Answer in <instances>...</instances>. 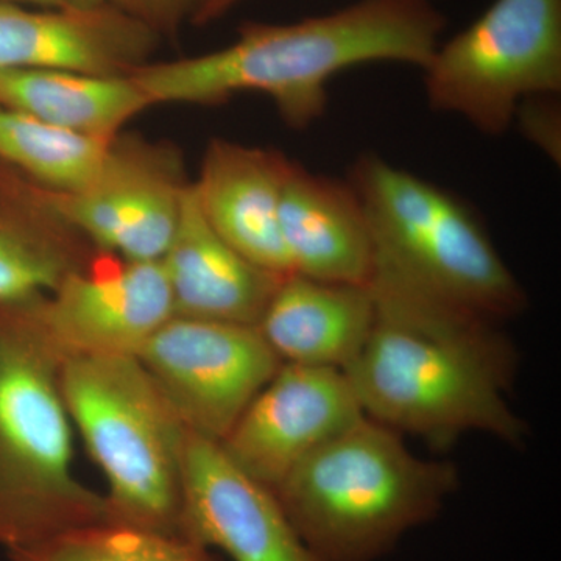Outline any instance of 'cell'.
Here are the masks:
<instances>
[{
	"label": "cell",
	"mask_w": 561,
	"mask_h": 561,
	"mask_svg": "<svg viewBox=\"0 0 561 561\" xmlns=\"http://www.w3.org/2000/svg\"><path fill=\"white\" fill-rule=\"evenodd\" d=\"M375 319L370 287L283 276L256 328L283 364L345 370Z\"/></svg>",
	"instance_id": "17"
},
{
	"label": "cell",
	"mask_w": 561,
	"mask_h": 561,
	"mask_svg": "<svg viewBox=\"0 0 561 561\" xmlns=\"http://www.w3.org/2000/svg\"><path fill=\"white\" fill-rule=\"evenodd\" d=\"M116 139L81 135L0 106V160L27 173L41 190L77 192L90 186Z\"/></svg>",
	"instance_id": "19"
},
{
	"label": "cell",
	"mask_w": 561,
	"mask_h": 561,
	"mask_svg": "<svg viewBox=\"0 0 561 561\" xmlns=\"http://www.w3.org/2000/svg\"><path fill=\"white\" fill-rule=\"evenodd\" d=\"M291 164L283 151L216 138L192 183L210 227L243 257L278 276L291 273L279 227Z\"/></svg>",
	"instance_id": "14"
},
{
	"label": "cell",
	"mask_w": 561,
	"mask_h": 561,
	"mask_svg": "<svg viewBox=\"0 0 561 561\" xmlns=\"http://www.w3.org/2000/svg\"><path fill=\"white\" fill-rule=\"evenodd\" d=\"M279 227L291 273L368 286L376 247L350 181L309 172L294 161L280 198Z\"/></svg>",
	"instance_id": "16"
},
{
	"label": "cell",
	"mask_w": 561,
	"mask_h": 561,
	"mask_svg": "<svg viewBox=\"0 0 561 561\" xmlns=\"http://www.w3.org/2000/svg\"><path fill=\"white\" fill-rule=\"evenodd\" d=\"M181 529L190 545L232 561H319L273 491L239 470L219 443L190 430L181 456Z\"/></svg>",
	"instance_id": "12"
},
{
	"label": "cell",
	"mask_w": 561,
	"mask_h": 561,
	"mask_svg": "<svg viewBox=\"0 0 561 561\" xmlns=\"http://www.w3.org/2000/svg\"><path fill=\"white\" fill-rule=\"evenodd\" d=\"M160 35L113 3L25 9L0 0V70L130 76L150 61Z\"/></svg>",
	"instance_id": "13"
},
{
	"label": "cell",
	"mask_w": 561,
	"mask_h": 561,
	"mask_svg": "<svg viewBox=\"0 0 561 561\" xmlns=\"http://www.w3.org/2000/svg\"><path fill=\"white\" fill-rule=\"evenodd\" d=\"M434 111L504 135L526 99L561 91V0H494L423 68Z\"/></svg>",
	"instance_id": "7"
},
{
	"label": "cell",
	"mask_w": 561,
	"mask_h": 561,
	"mask_svg": "<svg viewBox=\"0 0 561 561\" xmlns=\"http://www.w3.org/2000/svg\"><path fill=\"white\" fill-rule=\"evenodd\" d=\"M559 95H537L518 106L513 124L552 161L560 162L561 111Z\"/></svg>",
	"instance_id": "22"
},
{
	"label": "cell",
	"mask_w": 561,
	"mask_h": 561,
	"mask_svg": "<svg viewBox=\"0 0 561 561\" xmlns=\"http://www.w3.org/2000/svg\"><path fill=\"white\" fill-rule=\"evenodd\" d=\"M2 2L18 3V5H32L36 9H60L68 7V0H2Z\"/></svg>",
	"instance_id": "25"
},
{
	"label": "cell",
	"mask_w": 561,
	"mask_h": 561,
	"mask_svg": "<svg viewBox=\"0 0 561 561\" xmlns=\"http://www.w3.org/2000/svg\"><path fill=\"white\" fill-rule=\"evenodd\" d=\"M127 11L158 35H173L186 20H192L203 0H108Z\"/></svg>",
	"instance_id": "23"
},
{
	"label": "cell",
	"mask_w": 561,
	"mask_h": 561,
	"mask_svg": "<svg viewBox=\"0 0 561 561\" xmlns=\"http://www.w3.org/2000/svg\"><path fill=\"white\" fill-rule=\"evenodd\" d=\"M70 7H79V9H92V7L110 3L108 0H68Z\"/></svg>",
	"instance_id": "26"
},
{
	"label": "cell",
	"mask_w": 561,
	"mask_h": 561,
	"mask_svg": "<svg viewBox=\"0 0 561 561\" xmlns=\"http://www.w3.org/2000/svg\"><path fill=\"white\" fill-rule=\"evenodd\" d=\"M10 561H210L187 541L113 524L66 531L7 552Z\"/></svg>",
	"instance_id": "21"
},
{
	"label": "cell",
	"mask_w": 561,
	"mask_h": 561,
	"mask_svg": "<svg viewBox=\"0 0 561 561\" xmlns=\"http://www.w3.org/2000/svg\"><path fill=\"white\" fill-rule=\"evenodd\" d=\"M348 181L370 225L376 261L493 321L527 308L526 290L468 203L376 154L357 158Z\"/></svg>",
	"instance_id": "6"
},
{
	"label": "cell",
	"mask_w": 561,
	"mask_h": 561,
	"mask_svg": "<svg viewBox=\"0 0 561 561\" xmlns=\"http://www.w3.org/2000/svg\"><path fill=\"white\" fill-rule=\"evenodd\" d=\"M72 232L41 210L0 216V305L49 295L70 272L87 265L95 253L81 250Z\"/></svg>",
	"instance_id": "20"
},
{
	"label": "cell",
	"mask_w": 561,
	"mask_h": 561,
	"mask_svg": "<svg viewBox=\"0 0 561 561\" xmlns=\"http://www.w3.org/2000/svg\"><path fill=\"white\" fill-rule=\"evenodd\" d=\"M25 308L61 360L136 356L175 316L161 261L125 260L101 250Z\"/></svg>",
	"instance_id": "10"
},
{
	"label": "cell",
	"mask_w": 561,
	"mask_h": 561,
	"mask_svg": "<svg viewBox=\"0 0 561 561\" xmlns=\"http://www.w3.org/2000/svg\"><path fill=\"white\" fill-rule=\"evenodd\" d=\"M459 485L456 467L423 459L400 432L362 416L273 490L319 561H376L432 522Z\"/></svg>",
	"instance_id": "3"
},
{
	"label": "cell",
	"mask_w": 561,
	"mask_h": 561,
	"mask_svg": "<svg viewBox=\"0 0 561 561\" xmlns=\"http://www.w3.org/2000/svg\"><path fill=\"white\" fill-rule=\"evenodd\" d=\"M136 357L184 427L216 443L283 364L256 327L179 316Z\"/></svg>",
	"instance_id": "8"
},
{
	"label": "cell",
	"mask_w": 561,
	"mask_h": 561,
	"mask_svg": "<svg viewBox=\"0 0 561 561\" xmlns=\"http://www.w3.org/2000/svg\"><path fill=\"white\" fill-rule=\"evenodd\" d=\"M242 0H203L202 5L192 16V22L197 25H206L209 22L220 20L228 11L234 9Z\"/></svg>",
	"instance_id": "24"
},
{
	"label": "cell",
	"mask_w": 561,
	"mask_h": 561,
	"mask_svg": "<svg viewBox=\"0 0 561 561\" xmlns=\"http://www.w3.org/2000/svg\"><path fill=\"white\" fill-rule=\"evenodd\" d=\"M61 357L24 302L0 305V548L106 523L103 494L72 471Z\"/></svg>",
	"instance_id": "4"
},
{
	"label": "cell",
	"mask_w": 561,
	"mask_h": 561,
	"mask_svg": "<svg viewBox=\"0 0 561 561\" xmlns=\"http://www.w3.org/2000/svg\"><path fill=\"white\" fill-rule=\"evenodd\" d=\"M368 287L371 331L343 370L364 415L437 448L476 432L519 445L527 426L507 398L518 350L497 321L420 289L378 261Z\"/></svg>",
	"instance_id": "1"
},
{
	"label": "cell",
	"mask_w": 561,
	"mask_h": 561,
	"mask_svg": "<svg viewBox=\"0 0 561 561\" xmlns=\"http://www.w3.org/2000/svg\"><path fill=\"white\" fill-rule=\"evenodd\" d=\"M161 264L175 316L245 327H256L283 278L243 257L210 227L192 183Z\"/></svg>",
	"instance_id": "15"
},
{
	"label": "cell",
	"mask_w": 561,
	"mask_h": 561,
	"mask_svg": "<svg viewBox=\"0 0 561 561\" xmlns=\"http://www.w3.org/2000/svg\"><path fill=\"white\" fill-rule=\"evenodd\" d=\"M180 164L169 147L119 136L90 186L77 192L35 187L31 202L98 250L125 260L161 261L187 184Z\"/></svg>",
	"instance_id": "9"
},
{
	"label": "cell",
	"mask_w": 561,
	"mask_h": 561,
	"mask_svg": "<svg viewBox=\"0 0 561 561\" xmlns=\"http://www.w3.org/2000/svg\"><path fill=\"white\" fill-rule=\"evenodd\" d=\"M362 416L345 371L280 364L219 445L239 470L273 491Z\"/></svg>",
	"instance_id": "11"
},
{
	"label": "cell",
	"mask_w": 561,
	"mask_h": 561,
	"mask_svg": "<svg viewBox=\"0 0 561 561\" xmlns=\"http://www.w3.org/2000/svg\"><path fill=\"white\" fill-rule=\"evenodd\" d=\"M60 390L70 423L105 476L106 524L186 541V427L138 357H69L61 362Z\"/></svg>",
	"instance_id": "5"
},
{
	"label": "cell",
	"mask_w": 561,
	"mask_h": 561,
	"mask_svg": "<svg viewBox=\"0 0 561 561\" xmlns=\"http://www.w3.org/2000/svg\"><path fill=\"white\" fill-rule=\"evenodd\" d=\"M445 28L446 18L431 0H362L291 24L245 22L227 47L149 61L130 76L153 106L220 105L260 92L272 99L287 127L306 130L327 111L332 77L368 62L423 69Z\"/></svg>",
	"instance_id": "2"
},
{
	"label": "cell",
	"mask_w": 561,
	"mask_h": 561,
	"mask_svg": "<svg viewBox=\"0 0 561 561\" xmlns=\"http://www.w3.org/2000/svg\"><path fill=\"white\" fill-rule=\"evenodd\" d=\"M0 106L81 135L116 139L153 103L131 76L16 69L0 70Z\"/></svg>",
	"instance_id": "18"
}]
</instances>
